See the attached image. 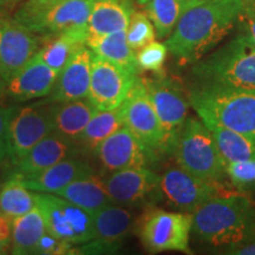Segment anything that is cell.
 I'll return each mask as SVG.
<instances>
[{"instance_id": "8fae6325", "label": "cell", "mask_w": 255, "mask_h": 255, "mask_svg": "<svg viewBox=\"0 0 255 255\" xmlns=\"http://www.w3.org/2000/svg\"><path fill=\"white\" fill-rule=\"evenodd\" d=\"M124 127L158 154H168L167 138L143 79L137 77L122 103Z\"/></svg>"}, {"instance_id": "d6a6232c", "label": "cell", "mask_w": 255, "mask_h": 255, "mask_svg": "<svg viewBox=\"0 0 255 255\" xmlns=\"http://www.w3.org/2000/svg\"><path fill=\"white\" fill-rule=\"evenodd\" d=\"M227 176L241 193L255 189V158L227 163Z\"/></svg>"}, {"instance_id": "52a82bcc", "label": "cell", "mask_w": 255, "mask_h": 255, "mask_svg": "<svg viewBox=\"0 0 255 255\" xmlns=\"http://www.w3.org/2000/svg\"><path fill=\"white\" fill-rule=\"evenodd\" d=\"M141 241L151 253L176 251L190 254L191 214L148 206L138 225Z\"/></svg>"}, {"instance_id": "83f0119b", "label": "cell", "mask_w": 255, "mask_h": 255, "mask_svg": "<svg viewBox=\"0 0 255 255\" xmlns=\"http://www.w3.org/2000/svg\"><path fill=\"white\" fill-rule=\"evenodd\" d=\"M214 137L222 157L227 163L255 158V139L214 122H203Z\"/></svg>"}, {"instance_id": "44dd1931", "label": "cell", "mask_w": 255, "mask_h": 255, "mask_svg": "<svg viewBox=\"0 0 255 255\" xmlns=\"http://www.w3.org/2000/svg\"><path fill=\"white\" fill-rule=\"evenodd\" d=\"M95 174L94 168L78 158L68 157L31 178H20L34 193L55 194L78 178Z\"/></svg>"}, {"instance_id": "ffe728a7", "label": "cell", "mask_w": 255, "mask_h": 255, "mask_svg": "<svg viewBox=\"0 0 255 255\" xmlns=\"http://www.w3.org/2000/svg\"><path fill=\"white\" fill-rule=\"evenodd\" d=\"M75 142L57 132H51L38 142L23 158L15 163L14 176L31 178L63 159L71 157L75 151Z\"/></svg>"}, {"instance_id": "f35d334b", "label": "cell", "mask_w": 255, "mask_h": 255, "mask_svg": "<svg viewBox=\"0 0 255 255\" xmlns=\"http://www.w3.org/2000/svg\"><path fill=\"white\" fill-rule=\"evenodd\" d=\"M223 254L229 255H255V234L252 235L247 240L234 245V246L225 248Z\"/></svg>"}, {"instance_id": "1f68e13d", "label": "cell", "mask_w": 255, "mask_h": 255, "mask_svg": "<svg viewBox=\"0 0 255 255\" xmlns=\"http://www.w3.org/2000/svg\"><path fill=\"white\" fill-rule=\"evenodd\" d=\"M156 31L150 18L144 12H132L127 28V40L133 51L142 49L155 40Z\"/></svg>"}, {"instance_id": "60d3db41", "label": "cell", "mask_w": 255, "mask_h": 255, "mask_svg": "<svg viewBox=\"0 0 255 255\" xmlns=\"http://www.w3.org/2000/svg\"><path fill=\"white\" fill-rule=\"evenodd\" d=\"M5 87H6V83L4 81V78H2L1 73H0V95H1V92L4 90Z\"/></svg>"}, {"instance_id": "7bdbcfd3", "label": "cell", "mask_w": 255, "mask_h": 255, "mask_svg": "<svg viewBox=\"0 0 255 255\" xmlns=\"http://www.w3.org/2000/svg\"><path fill=\"white\" fill-rule=\"evenodd\" d=\"M137 1H138L139 5H145L149 0H137Z\"/></svg>"}, {"instance_id": "30bf717a", "label": "cell", "mask_w": 255, "mask_h": 255, "mask_svg": "<svg viewBox=\"0 0 255 255\" xmlns=\"http://www.w3.org/2000/svg\"><path fill=\"white\" fill-rule=\"evenodd\" d=\"M223 186L202 180L181 167H170L161 176L158 201L177 212L191 214L209 200L226 195Z\"/></svg>"}, {"instance_id": "d4e9b609", "label": "cell", "mask_w": 255, "mask_h": 255, "mask_svg": "<svg viewBox=\"0 0 255 255\" xmlns=\"http://www.w3.org/2000/svg\"><path fill=\"white\" fill-rule=\"evenodd\" d=\"M87 46L95 55L117 64L133 73H138L136 53L129 46L127 31H119L104 36H88Z\"/></svg>"}, {"instance_id": "ac0fdd59", "label": "cell", "mask_w": 255, "mask_h": 255, "mask_svg": "<svg viewBox=\"0 0 255 255\" xmlns=\"http://www.w3.org/2000/svg\"><path fill=\"white\" fill-rule=\"evenodd\" d=\"M58 75L37 52L6 83V91L17 101H28L52 94Z\"/></svg>"}, {"instance_id": "9a60e30c", "label": "cell", "mask_w": 255, "mask_h": 255, "mask_svg": "<svg viewBox=\"0 0 255 255\" xmlns=\"http://www.w3.org/2000/svg\"><path fill=\"white\" fill-rule=\"evenodd\" d=\"M95 152L103 168L109 171L146 167L157 161L161 155L146 146L124 126L104 139Z\"/></svg>"}, {"instance_id": "8992f818", "label": "cell", "mask_w": 255, "mask_h": 255, "mask_svg": "<svg viewBox=\"0 0 255 255\" xmlns=\"http://www.w3.org/2000/svg\"><path fill=\"white\" fill-rule=\"evenodd\" d=\"M94 2L95 0H57L36 4L28 0L14 19L33 33L53 37L76 28H88Z\"/></svg>"}, {"instance_id": "5b68a950", "label": "cell", "mask_w": 255, "mask_h": 255, "mask_svg": "<svg viewBox=\"0 0 255 255\" xmlns=\"http://www.w3.org/2000/svg\"><path fill=\"white\" fill-rule=\"evenodd\" d=\"M170 155L181 168L202 180L221 184L227 181V162L202 120L188 117L178 132Z\"/></svg>"}, {"instance_id": "e575fe53", "label": "cell", "mask_w": 255, "mask_h": 255, "mask_svg": "<svg viewBox=\"0 0 255 255\" xmlns=\"http://www.w3.org/2000/svg\"><path fill=\"white\" fill-rule=\"evenodd\" d=\"M73 250V246L59 240L46 231L38 242L34 254H69Z\"/></svg>"}, {"instance_id": "8d00e7d4", "label": "cell", "mask_w": 255, "mask_h": 255, "mask_svg": "<svg viewBox=\"0 0 255 255\" xmlns=\"http://www.w3.org/2000/svg\"><path fill=\"white\" fill-rule=\"evenodd\" d=\"M238 23L242 25V33H246L255 43V0H245Z\"/></svg>"}, {"instance_id": "cb8c5ba5", "label": "cell", "mask_w": 255, "mask_h": 255, "mask_svg": "<svg viewBox=\"0 0 255 255\" xmlns=\"http://www.w3.org/2000/svg\"><path fill=\"white\" fill-rule=\"evenodd\" d=\"M55 195L75 203L91 215H94L103 207L113 203L105 188L104 177L96 174L73 181L55 193Z\"/></svg>"}, {"instance_id": "b9f144b4", "label": "cell", "mask_w": 255, "mask_h": 255, "mask_svg": "<svg viewBox=\"0 0 255 255\" xmlns=\"http://www.w3.org/2000/svg\"><path fill=\"white\" fill-rule=\"evenodd\" d=\"M12 0H0V6H4V5H7L8 2H11Z\"/></svg>"}, {"instance_id": "2e32d148", "label": "cell", "mask_w": 255, "mask_h": 255, "mask_svg": "<svg viewBox=\"0 0 255 255\" xmlns=\"http://www.w3.org/2000/svg\"><path fill=\"white\" fill-rule=\"evenodd\" d=\"M39 50L36 33L19 21L0 19V73L5 83Z\"/></svg>"}, {"instance_id": "ab89813d", "label": "cell", "mask_w": 255, "mask_h": 255, "mask_svg": "<svg viewBox=\"0 0 255 255\" xmlns=\"http://www.w3.org/2000/svg\"><path fill=\"white\" fill-rule=\"evenodd\" d=\"M32 2H36V4H50V2L57 1V0H30Z\"/></svg>"}, {"instance_id": "484cf974", "label": "cell", "mask_w": 255, "mask_h": 255, "mask_svg": "<svg viewBox=\"0 0 255 255\" xmlns=\"http://www.w3.org/2000/svg\"><path fill=\"white\" fill-rule=\"evenodd\" d=\"M46 233V223L39 207L12 220V254H34L38 242Z\"/></svg>"}, {"instance_id": "4316f807", "label": "cell", "mask_w": 255, "mask_h": 255, "mask_svg": "<svg viewBox=\"0 0 255 255\" xmlns=\"http://www.w3.org/2000/svg\"><path fill=\"white\" fill-rule=\"evenodd\" d=\"M88 34V28H76L63 32L53 36V39L38 52L43 62L59 76L73 53L81 46L87 45Z\"/></svg>"}, {"instance_id": "d590c367", "label": "cell", "mask_w": 255, "mask_h": 255, "mask_svg": "<svg viewBox=\"0 0 255 255\" xmlns=\"http://www.w3.org/2000/svg\"><path fill=\"white\" fill-rule=\"evenodd\" d=\"M15 108L0 107V163L9 159L8 150V128Z\"/></svg>"}, {"instance_id": "7c38bea8", "label": "cell", "mask_w": 255, "mask_h": 255, "mask_svg": "<svg viewBox=\"0 0 255 255\" xmlns=\"http://www.w3.org/2000/svg\"><path fill=\"white\" fill-rule=\"evenodd\" d=\"M53 108L46 104H32L15 109L8 128V150L12 163H17L38 142L53 132Z\"/></svg>"}, {"instance_id": "3957f363", "label": "cell", "mask_w": 255, "mask_h": 255, "mask_svg": "<svg viewBox=\"0 0 255 255\" xmlns=\"http://www.w3.org/2000/svg\"><path fill=\"white\" fill-rule=\"evenodd\" d=\"M191 108L203 122H214L255 139V90L194 84Z\"/></svg>"}, {"instance_id": "603a6c76", "label": "cell", "mask_w": 255, "mask_h": 255, "mask_svg": "<svg viewBox=\"0 0 255 255\" xmlns=\"http://www.w3.org/2000/svg\"><path fill=\"white\" fill-rule=\"evenodd\" d=\"M97 111L88 98L58 103L53 108V131L73 142H79L83 131Z\"/></svg>"}, {"instance_id": "ba28073f", "label": "cell", "mask_w": 255, "mask_h": 255, "mask_svg": "<svg viewBox=\"0 0 255 255\" xmlns=\"http://www.w3.org/2000/svg\"><path fill=\"white\" fill-rule=\"evenodd\" d=\"M36 201L53 237L71 246L94 240V221L87 210L55 194L36 193Z\"/></svg>"}, {"instance_id": "7a4b0ae2", "label": "cell", "mask_w": 255, "mask_h": 255, "mask_svg": "<svg viewBox=\"0 0 255 255\" xmlns=\"http://www.w3.org/2000/svg\"><path fill=\"white\" fill-rule=\"evenodd\" d=\"M191 232L209 246H234L255 234V206L242 194L215 197L191 213Z\"/></svg>"}, {"instance_id": "74e56055", "label": "cell", "mask_w": 255, "mask_h": 255, "mask_svg": "<svg viewBox=\"0 0 255 255\" xmlns=\"http://www.w3.org/2000/svg\"><path fill=\"white\" fill-rule=\"evenodd\" d=\"M12 245V220L0 213V254H5Z\"/></svg>"}, {"instance_id": "6da1fadb", "label": "cell", "mask_w": 255, "mask_h": 255, "mask_svg": "<svg viewBox=\"0 0 255 255\" xmlns=\"http://www.w3.org/2000/svg\"><path fill=\"white\" fill-rule=\"evenodd\" d=\"M245 0H197L182 14L165 41L182 64H194L227 37L239 21Z\"/></svg>"}, {"instance_id": "4dcf8cb0", "label": "cell", "mask_w": 255, "mask_h": 255, "mask_svg": "<svg viewBox=\"0 0 255 255\" xmlns=\"http://www.w3.org/2000/svg\"><path fill=\"white\" fill-rule=\"evenodd\" d=\"M124 126L122 107L111 110H98L83 131L79 142L88 150L95 151L104 139Z\"/></svg>"}, {"instance_id": "f1b7e54d", "label": "cell", "mask_w": 255, "mask_h": 255, "mask_svg": "<svg viewBox=\"0 0 255 255\" xmlns=\"http://www.w3.org/2000/svg\"><path fill=\"white\" fill-rule=\"evenodd\" d=\"M197 0H149L144 5L154 24L156 36L167 38L174 31L182 14Z\"/></svg>"}, {"instance_id": "277c9868", "label": "cell", "mask_w": 255, "mask_h": 255, "mask_svg": "<svg viewBox=\"0 0 255 255\" xmlns=\"http://www.w3.org/2000/svg\"><path fill=\"white\" fill-rule=\"evenodd\" d=\"M194 84L255 90V43L239 34L218 51L194 63Z\"/></svg>"}, {"instance_id": "d6986e66", "label": "cell", "mask_w": 255, "mask_h": 255, "mask_svg": "<svg viewBox=\"0 0 255 255\" xmlns=\"http://www.w3.org/2000/svg\"><path fill=\"white\" fill-rule=\"evenodd\" d=\"M94 52L83 45L73 53L57 79L50 102H64L88 98L90 89L91 63Z\"/></svg>"}, {"instance_id": "836d02e7", "label": "cell", "mask_w": 255, "mask_h": 255, "mask_svg": "<svg viewBox=\"0 0 255 255\" xmlns=\"http://www.w3.org/2000/svg\"><path fill=\"white\" fill-rule=\"evenodd\" d=\"M168 47L159 41H151L148 45L139 49L136 55L137 65L139 71H151L154 73L162 72L167 59Z\"/></svg>"}, {"instance_id": "f546056e", "label": "cell", "mask_w": 255, "mask_h": 255, "mask_svg": "<svg viewBox=\"0 0 255 255\" xmlns=\"http://www.w3.org/2000/svg\"><path fill=\"white\" fill-rule=\"evenodd\" d=\"M37 206L34 191L25 187L17 176L9 177L0 188V213L13 220Z\"/></svg>"}, {"instance_id": "5bb4252c", "label": "cell", "mask_w": 255, "mask_h": 255, "mask_svg": "<svg viewBox=\"0 0 255 255\" xmlns=\"http://www.w3.org/2000/svg\"><path fill=\"white\" fill-rule=\"evenodd\" d=\"M161 176L146 167L111 171L104 177L111 202L120 206H141L158 201Z\"/></svg>"}, {"instance_id": "e0dca14e", "label": "cell", "mask_w": 255, "mask_h": 255, "mask_svg": "<svg viewBox=\"0 0 255 255\" xmlns=\"http://www.w3.org/2000/svg\"><path fill=\"white\" fill-rule=\"evenodd\" d=\"M94 240L85 244V253H105L119 250L120 245L131 232V213L120 205H108L92 215Z\"/></svg>"}, {"instance_id": "4fadbf2b", "label": "cell", "mask_w": 255, "mask_h": 255, "mask_svg": "<svg viewBox=\"0 0 255 255\" xmlns=\"http://www.w3.org/2000/svg\"><path fill=\"white\" fill-rule=\"evenodd\" d=\"M137 79V73L95 55L91 63L88 100L98 110L120 108Z\"/></svg>"}, {"instance_id": "9c48e42d", "label": "cell", "mask_w": 255, "mask_h": 255, "mask_svg": "<svg viewBox=\"0 0 255 255\" xmlns=\"http://www.w3.org/2000/svg\"><path fill=\"white\" fill-rule=\"evenodd\" d=\"M143 82L164 130L168 155H170L178 132L188 119L189 94L178 79L168 77L163 71Z\"/></svg>"}, {"instance_id": "7402d4cb", "label": "cell", "mask_w": 255, "mask_h": 255, "mask_svg": "<svg viewBox=\"0 0 255 255\" xmlns=\"http://www.w3.org/2000/svg\"><path fill=\"white\" fill-rule=\"evenodd\" d=\"M131 14L129 0H95L88 21V36L127 31Z\"/></svg>"}]
</instances>
